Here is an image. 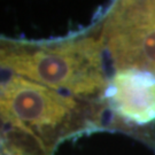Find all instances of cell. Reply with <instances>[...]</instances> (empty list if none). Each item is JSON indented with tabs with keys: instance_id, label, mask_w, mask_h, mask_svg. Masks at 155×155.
Instances as JSON below:
<instances>
[{
	"instance_id": "cell-1",
	"label": "cell",
	"mask_w": 155,
	"mask_h": 155,
	"mask_svg": "<svg viewBox=\"0 0 155 155\" xmlns=\"http://www.w3.org/2000/svg\"><path fill=\"white\" fill-rule=\"evenodd\" d=\"M0 69L101 105L108 77L100 25L59 41L30 43L0 37Z\"/></svg>"
},
{
	"instance_id": "cell-3",
	"label": "cell",
	"mask_w": 155,
	"mask_h": 155,
	"mask_svg": "<svg viewBox=\"0 0 155 155\" xmlns=\"http://www.w3.org/2000/svg\"><path fill=\"white\" fill-rule=\"evenodd\" d=\"M104 124L136 133L155 146V74L124 68L114 70L101 97Z\"/></svg>"
},
{
	"instance_id": "cell-2",
	"label": "cell",
	"mask_w": 155,
	"mask_h": 155,
	"mask_svg": "<svg viewBox=\"0 0 155 155\" xmlns=\"http://www.w3.org/2000/svg\"><path fill=\"white\" fill-rule=\"evenodd\" d=\"M0 120L31 130L53 150L67 137L102 127L104 109L0 69Z\"/></svg>"
}]
</instances>
